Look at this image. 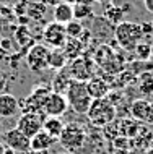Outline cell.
Wrapping results in <instances>:
<instances>
[{
  "mask_svg": "<svg viewBox=\"0 0 153 154\" xmlns=\"http://www.w3.org/2000/svg\"><path fill=\"white\" fill-rule=\"evenodd\" d=\"M114 39L119 44V47L124 51H135L139 42H142L143 32L142 24L132 23V21H122L114 28Z\"/></svg>",
  "mask_w": 153,
  "mask_h": 154,
  "instance_id": "1",
  "label": "cell"
},
{
  "mask_svg": "<svg viewBox=\"0 0 153 154\" xmlns=\"http://www.w3.org/2000/svg\"><path fill=\"white\" fill-rule=\"evenodd\" d=\"M65 97H67V101H69L70 109H73L77 114H85V115H86V112H88L90 106H91V102H93L91 96H90L88 89H86L85 81L72 80L67 93H65Z\"/></svg>",
  "mask_w": 153,
  "mask_h": 154,
  "instance_id": "2",
  "label": "cell"
},
{
  "mask_svg": "<svg viewBox=\"0 0 153 154\" xmlns=\"http://www.w3.org/2000/svg\"><path fill=\"white\" fill-rule=\"evenodd\" d=\"M86 117L94 127H107L116 119V107L107 99H93Z\"/></svg>",
  "mask_w": 153,
  "mask_h": 154,
  "instance_id": "3",
  "label": "cell"
},
{
  "mask_svg": "<svg viewBox=\"0 0 153 154\" xmlns=\"http://www.w3.org/2000/svg\"><path fill=\"white\" fill-rule=\"evenodd\" d=\"M85 138H86V133L80 125L67 123L64 131H62V135H60V138H59V143L65 148V151L75 152L83 146Z\"/></svg>",
  "mask_w": 153,
  "mask_h": 154,
  "instance_id": "4",
  "label": "cell"
},
{
  "mask_svg": "<svg viewBox=\"0 0 153 154\" xmlns=\"http://www.w3.org/2000/svg\"><path fill=\"white\" fill-rule=\"evenodd\" d=\"M51 49L46 44H34L30 47V51L26 54V65L31 72L41 73L47 68V60Z\"/></svg>",
  "mask_w": 153,
  "mask_h": 154,
  "instance_id": "5",
  "label": "cell"
},
{
  "mask_svg": "<svg viewBox=\"0 0 153 154\" xmlns=\"http://www.w3.org/2000/svg\"><path fill=\"white\" fill-rule=\"evenodd\" d=\"M51 93H52V89L49 86H38V88H34L33 93L20 104L23 107L24 114H41L43 107H44V102H46L47 96Z\"/></svg>",
  "mask_w": 153,
  "mask_h": 154,
  "instance_id": "6",
  "label": "cell"
},
{
  "mask_svg": "<svg viewBox=\"0 0 153 154\" xmlns=\"http://www.w3.org/2000/svg\"><path fill=\"white\" fill-rule=\"evenodd\" d=\"M2 143L7 148L13 149L15 152H28L31 149V140L26 135H23L18 128H11L5 133H2Z\"/></svg>",
  "mask_w": 153,
  "mask_h": 154,
  "instance_id": "7",
  "label": "cell"
},
{
  "mask_svg": "<svg viewBox=\"0 0 153 154\" xmlns=\"http://www.w3.org/2000/svg\"><path fill=\"white\" fill-rule=\"evenodd\" d=\"M43 41L47 45H51L54 49H62L67 42V34H65V26L59 24L56 21L49 23L43 29Z\"/></svg>",
  "mask_w": 153,
  "mask_h": 154,
  "instance_id": "8",
  "label": "cell"
},
{
  "mask_svg": "<svg viewBox=\"0 0 153 154\" xmlns=\"http://www.w3.org/2000/svg\"><path fill=\"white\" fill-rule=\"evenodd\" d=\"M44 115L43 114H23L21 117L18 119V123H16V128L26 135L28 138H33L34 135L43 130V122H44Z\"/></svg>",
  "mask_w": 153,
  "mask_h": 154,
  "instance_id": "9",
  "label": "cell"
},
{
  "mask_svg": "<svg viewBox=\"0 0 153 154\" xmlns=\"http://www.w3.org/2000/svg\"><path fill=\"white\" fill-rule=\"evenodd\" d=\"M69 109V101L65 97V94H59V93H52L47 96L46 102H44L43 112L47 117H62Z\"/></svg>",
  "mask_w": 153,
  "mask_h": 154,
  "instance_id": "10",
  "label": "cell"
},
{
  "mask_svg": "<svg viewBox=\"0 0 153 154\" xmlns=\"http://www.w3.org/2000/svg\"><path fill=\"white\" fill-rule=\"evenodd\" d=\"M69 73L75 81H88L93 78V62L86 57H78L69 66Z\"/></svg>",
  "mask_w": 153,
  "mask_h": 154,
  "instance_id": "11",
  "label": "cell"
},
{
  "mask_svg": "<svg viewBox=\"0 0 153 154\" xmlns=\"http://www.w3.org/2000/svg\"><path fill=\"white\" fill-rule=\"evenodd\" d=\"M130 115L139 123L153 125V106L147 99H135L130 106Z\"/></svg>",
  "mask_w": 153,
  "mask_h": 154,
  "instance_id": "12",
  "label": "cell"
},
{
  "mask_svg": "<svg viewBox=\"0 0 153 154\" xmlns=\"http://www.w3.org/2000/svg\"><path fill=\"white\" fill-rule=\"evenodd\" d=\"M20 110V102L13 94L3 93L0 94V117L3 119H10L15 117Z\"/></svg>",
  "mask_w": 153,
  "mask_h": 154,
  "instance_id": "13",
  "label": "cell"
},
{
  "mask_svg": "<svg viewBox=\"0 0 153 154\" xmlns=\"http://www.w3.org/2000/svg\"><path fill=\"white\" fill-rule=\"evenodd\" d=\"M86 89L91 99H104L109 94V83L100 76H93L91 80L86 81Z\"/></svg>",
  "mask_w": 153,
  "mask_h": 154,
  "instance_id": "14",
  "label": "cell"
},
{
  "mask_svg": "<svg viewBox=\"0 0 153 154\" xmlns=\"http://www.w3.org/2000/svg\"><path fill=\"white\" fill-rule=\"evenodd\" d=\"M59 140L52 138L51 135H47L44 130H41L38 135H34L31 138V149L33 151H43V152H47L54 144L57 143Z\"/></svg>",
  "mask_w": 153,
  "mask_h": 154,
  "instance_id": "15",
  "label": "cell"
},
{
  "mask_svg": "<svg viewBox=\"0 0 153 154\" xmlns=\"http://www.w3.org/2000/svg\"><path fill=\"white\" fill-rule=\"evenodd\" d=\"M70 83H72V76H70L69 73V68L65 66L64 70H60V72H57L56 78L52 80V86L51 89L54 93H59V94H65L70 86Z\"/></svg>",
  "mask_w": 153,
  "mask_h": 154,
  "instance_id": "16",
  "label": "cell"
},
{
  "mask_svg": "<svg viewBox=\"0 0 153 154\" xmlns=\"http://www.w3.org/2000/svg\"><path fill=\"white\" fill-rule=\"evenodd\" d=\"M64 128H65V123L60 117H46L44 122H43V130L46 131L47 135H51L52 138H56V140L60 138Z\"/></svg>",
  "mask_w": 153,
  "mask_h": 154,
  "instance_id": "17",
  "label": "cell"
},
{
  "mask_svg": "<svg viewBox=\"0 0 153 154\" xmlns=\"http://www.w3.org/2000/svg\"><path fill=\"white\" fill-rule=\"evenodd\" d=\"M73 18V5H70L67 2H62L60 5L54 7V21L59 24H67L72 21Z\"/></svg>",
  "mask_w": 153,
  "mask_h": 154,
  "instance_id": "18",
  "label": "cell"
},
{
  "mask_svg": "<svg viewBox=\"0 0 153 154\" xmlns=\"http://www.w3.org/2000/svg\"><path fill=\"white\" fill-rule=\"evenodd\" d=\"M83 47L85 44L81 42L80 39H67V42L65 45L62 47V51H64L65 57H67V60H75L78 57L81 55V52H83Z\"/></svg>",
  "mask_w": 153,
  "mask_h": 154,
  "instance_id": "19",
  "label": "cell"
},
{
  "mask_svg": "<svg viewBox=\"0 0 153 154\" xmlns=\"http://www.w3.org/2000/svg\"><path fill=\"white\" fill-rule=\"evenodd\" d=\"M67 65V57L62 49H54L49 54V60H47V68H52L56 72H60V70L65 68Z\"/></svg>",
  "mask_w": 153,
  "mask_h": 154,
  "instance_id": "20",
  "label": "cell"
},
{
  "mask_svg": "<svg viewBox=\"0 0 153 154\" xmlns=\"http://www.w3.org/2000/svg\"><path fill=\"white\" fill-rule=\"evenodd\" d=\"M137 89L142 96H153V73L142 72L137 78Z\"/></svg>",
  "mask_w": 153,
  "mask_h": 154,
  "instance_id": "21",
  "label": "cell"
},
{
  "mask_svg": "<svg viewBox=\"0 0 153 154\" xmlns=\"http://www.w3.org/2000/svg\"><path fill=\"white\" fill-rule=\"evenodd\" d=\"M124 15H126L124 8H122L121 5H114V3H109V5L106 7V10H104V18H106V21L113 23L114 26H117L119 23L124 21Z\"/></svg>",
  "mask_w": 153,
  "mask_h": 154,
  "instance_id": "22",
  "label": "cell"
},
{
  "mask_svg": "<svg viewBox=\"0 0 153 154\" xmlns=\"http://www.w3.org/2000/svg\"><path fill=\"white\" fill-rule=\"evenodd\" d=\"M139 131H140V123L134 119H124L122 123L119 125V135L126 136V138L139 136Z\"/></svg>",
  "mask_w": 153,
  "mask_h": 154,
  "instance_id": "23",
  "label": "cell"
},
{
  "mask_svg": "<svg viewBox=\"0 0 153 154\" xmlns=\"http://www.w3.org/2000/svg\"><path fill=\"white\" fill-rule=\"evenodd\" d=\"M93 16V7L90 3H83V2H77L73 5V18L81 21V20H88Z\"/></svg>",
  "mask_w": 153,
  "mask_h": 154,
  "instance_id": "24",
  "label": "cell"
},
{
  "mask_svg": "<svg viewBox=\"0 0 153 154\" xmlns=\"http://www.w3.org/2000/svg\"><path fill=\"white\" fill-rule=\"evenodd\" d=\"M65 26V34H67V39H80V36L83 34L85 28L81 21H78V20H72V21H69L67 24H64Z\"/></svg>",
  "mask_w": 153,
  "mask_h": 154,
  "instance_id": "25",
  "label": "cell"
},
{
  "mask_svg": "<svg viewBox=\"0 0 153 154\" xmlns=\"http://www.w3.org/2000/svg\"><path fill=\"white\" fill-rule=\"evenodd\" d=\"M46 10H47V5L44 2H33V3H28V10H26V15L28 18H33V20H43V16L46 15Z\"/></svg>",
  "mask_w": 153,
  "mask_h": 154,
  "instance_id": "26",
  "label": "cell"
},
{
  "mask_svg": "<svg viewBox=\"0 0 153 154\" xmlns=\"http://www.w3.org/2000/svg\"><path fill=\"white\" fill-rule=\"evenodd\" d=\"M135 54L140 60H147L151 59V44L148 42H139L137 47H135Z\"/></svg>",
  "mask_w": 153,
  "mask_h": 154,
  "instance_id": "27",
  "label": "cell"
},
{
  "mask_svg": "<svg viewBox=\"0 0 153 154\" xmlns=\"http://www.w3.org/2000/svg\"><path fill=\"white\" fill-rule=\"evenodd\" d=\"M31 39V34H30V29L26 26H20V29L16 31V41H18L21 45H24L26 41Z\"/></svg>",
  "mask_w": 153,
  "mask_h": 154,
  "instance_id": "28",
  "label": "cell"
},
{
  "mask_svg": "<svg viewBox=\"0 0 153 154\" xmlns=\"http://www.w3.org/2000/svg\"><path fill=\"white\" fill-rule=\"evenodd\" d=\"M142 32H143V36L153 34V23H143L142 24Z\"/></svg>",
  "mask_w": 153,
  "mask_h": 154,
  "instance_id": "29",
  "label": "cell"
},
{
  "mask_svg": "<svg viewBox=\"0 0 153 154\" xmlns=\"http://www.w3.org/2000/svg\"><path fill=\"white\" fill-rule=\"evenodd\" d=\"M0 47H2L5 52H8L11 49V41L10 39H2V41H0Z\"/></svg>",
  "mask_w": 153,
  "mask_h": 154,
  "instance_id": "30",
  "label": "cell"
},
{
  "mask_svg": "<svg viewBox=\"0 0 153 154\" xmlns=\"http://www.w3.org/2000/svg\"><path fill=\"white\" fill-rule=\"evenodd\" d=\"M143 2V7L148 13H153V0H142Z\"/></svg>",
  "mask_w": 153,
  "mask_h": 154,
  "instance_id": "31",
  "label": "cell"
},
{
  "mask_svg": "<svg viewBox=\"0 0 153 154\" xmlns=\"http://www.w3.org/2000/svg\"><path fill=\"white\" fill-rule=\"evenodd\" d=\"M46 5H51V7H57V5H60L64 0H43Z\"/></svg>",
  "mask_w": 153,
  "mask_h": 154,
  "instance_id": "32",
  "label": "cell"
},
{
  "mask_svg": "<svg viewBox=\"0 0 153 154\" xmlns=\"http://www.w3.org/2000/svg\"><path fill=\"white\" fill-rule=\"evenodd\" d=\"M93 2H96V3H101V5L107 7L109 3H113V0H93Z\"/></svg>",
  "mask_w": 153,
  "mask_h": 154,
  "instance_id": "33",
  "label": "cell"
},
{
  "mask_svg": "<svg viewBox=\"0 0 153 154\" xmlns=\"http://www.w3.org/2000/svg\"><path fill=\"white\" fill-rule=\"evenodd\" d=\"M7 57H8V52H5L2 47H0V62H2V60H5Z\"/></svg>",
  "mask_w": 153,
  "mask_h": 154,
  "instance_id": "34",
  "label": "cell"
},
{
  "mask_svg": "<svg viewBox=\"0 0 153 154\" xmlns=\"http://www.w3.org/2000/svg\"><path fill=\"white\" fill-rule=\"evenodd\" d=\"M24 154H47V152H43V151H33V149H30V151L24 152Z\"/></svg>",
  "mask_w": 153,
  "mask_h": 154,
  "instance_id": "35",
  "label": "cell"
},
{
  "mask_svg": "<svg viewBox=\"0 0 153 154\" xmlns=\"http://www.w3.org/2000/svg\"><path fill=\"white\" fill-rule=\"evenodd\" d=\"M5 149H7V146L0 141V154H5Z\"/></svg>",
  "mask_w": 153,
  "mask_h": 154,
  "instance_id": "36",
  "label": "cell"
},
{
  "mask_svg": "<svg viewBox=\"0 0 153 154\" xmlns=\"http://www.w3.org/2000/svg\"><path fill=\"white\" fill-rule=\"evenodd\" d=\"M5 154H16V152L13 151V149H10V148H7V149H5Z\"/></svg>",
  "mask_w": 153,
  "mask_h": 154,
  "instance_id": "37",
  "label": "cell"
},
{
  "mask_svg": "<svg viewBox=\"0 0 153 154\" xmlns=\"http://www.w3.org/2000/svg\"><path fill=\"white\" fill-rule=\"evenodd\" d=\"M64 2H67V3H70V5H75V3L78 2V0H64Z\"/></svg>",
  "mask_w": 153,
  "mask_h": 154,
  "instance_id": "38",
  "label": "cell"
},
{
  "mask_svg": "<svg viewBox=\"0 0 153 154\" xmlns=\"http://www.w3.org/2000/svg\"><path fill=\"white\" fill-rule=\"evenodd\" d=\"M145 154H153V148H148L147 151H145Z\"/></svg>",
  "mask_w": 153,
  "mask_h": 154,
  "instance_id": "39",
  "label": "cell"
},
{
  "mask_svg": "<svg viewBox=\"0 0 153 154\" xmlns=\"http://www.w3.org/2000/svg\"><path fill=\"white\" fill-rule=\"evenodd\" d=\"M151 59H153V44H151Z\"/></svg>",
  "mask_w": 153,
  "mask_h": 154,
  "instance_id": "40",
  "label": "cell"
},
{
  "mask_svg": "<svg viewBox=\"0 0 153 154\" xmlns=\"http://www.w3.org/2000/svg\"><path fill=\"white\" fill-rule=\"evenodd\" d=\"M0 136H2V127H0Z\"/></svg>",
  "mask_w": 153,
  "mask_h": 154,
  "instance_id": "41",
  "label": "cell"
},
{
  "mask_svg": "<svg viewBox=\"0 0 153 154\" xmlns=\"http://www.w3.org/2000/svg\"><path fill=\"white\" fill-rule=\"evenodd\" d=\"M0 29H2V24H0Z\"/></svg>",
  "mask_w": 153,
  "mask_h": 154,
  "instance_id": "42",
  "label": "cell"
},
{
  "mask_svg": "<svg viewBox=\"0 0 153 154\" xmlns=\"http://www.w3.org/2000/svg\"><path fill=\"white\" fill-rule=\"evenodd\" d=\"M151 106H153V102H151Z\"/></svg>",
  "mask_w": 153,
  "mask_h": 154,
  "instance_id": "43",
  "label": "cell"
}]
</instances>
